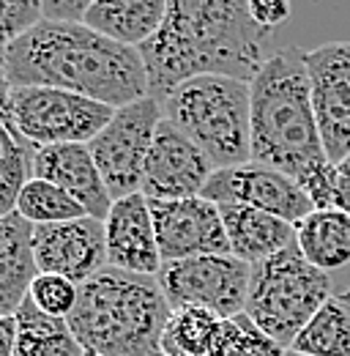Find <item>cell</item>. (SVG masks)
Returning <instances> with one entry per match:
<instances>
[{"mask_svg":"<svg viewBox=\"0 0 350 356\" xmlns=\"http://www.w3.org/2000/svg\"><path fill=\"white\" fill-rule=\"evenodd\" d=\"M271 33L238 0H170L156 36L137 49L151 99L165 104L178 86L208 74L252 83L268 60Z\"/></svg>","mask_w":350,"mask_h":356,"instance_id":"obj_1","label":"cell"},{"mask_svg":"<svg viewBox=\"0 0 350 356\" xmlns=\"http://www.w3.org/2000/svg\"><path fill=\"white\" fill-rule=\"evenodd\" d=\"M11 88H60L121 110L148 99V74L134 47L110 42L88 25L42 19L6 47Z\"/></svg>","mask_w":350,"mask_h":356,"instance_id":"obj_2","label":"cell"},{"mask_svg":"<svg viewBox=\"0 0 350 356\" xmlns=\"http://www.w3.org/2000/svg\"><path fill=\"white\" fill-rule=\"evenodd\" d=\"M252 162L293 178L315 209H331L340 170L323 148L299 47L268 55L252 80Z\"/></svg>","mask_w":350,"mask_h":356,"instance_id":"obj_3","label":"cell"},{"mask_svg":"<svg viewBox=\"0 0 350 356\" xmlns=\"http://www.w3.org/2000/svg\"><path fill=\"white\" fill-rule=\"evenodd\" d=\"M173 315L156 277L107 266L80 285L69 326L96 356H159Z\"/></svg>","mask_w":350,"mask_h":356,"instance_id":"obj_4","label":"cell"},{"mask_svg":"<svg viewBox=\"0 0 350 356\" xmlns=\"http://www.w3.org/2000/svg\"><path fill=\"white\" fill-rule=\"evenodd\" d=\"M162 113L208 156L214 170L252 162V83L194 77L165 99Z\"/></svg>","mask_w":350,"mask_h":356,"instance_id":"obj_5","label":"cell"},{"mask_svg":"<svg viewBox=\"0 0 350 356\" xmlns=\"http://www.w3.org/2000/svg\"><path fill=\"white\" fill-rule=\"evenodd\" d=\"M331 296V277L312 266L299 244H293L252 266L247 318L265 337L290 351L301 329Z\"/></svg>","mask_w":350,"mask_h":356,"instance_id":"obj_6","label":"cell"},{"mask_svg":"<svg viewBox=\"0 0 350 356\" xmlns=\"http://www.w3.org/2000/svg\"><path fill=\"white\" fill-rule=\"evenodd\" d=\"M11 124L31 145L90 143L101 132L115 110L88 96L60 88H11Z\"/></svg>","mask_w":350,"mask_h":356,"instance_id":"obj_7","label":"cell"},{"mask_svg":"<svg viewBox=\"0 0 350 356\" xmlns=\"http://www.w3.org/2000/svg\"><path fill=\"white\" fill-rule=\"evenodd\" d=\"M162 118V104L148 96L115 110L112 121L88 143L112 200L142 192L145 159Z\"/></svg>","mask_w":350,"mask_h":356,"instance_id":"obj_8","label":"cell"},{"mask_svg":"<svg viewBox=\"0 0 350 356\" xmlns=\"http://www.w3.org/2000/svg\"><path fill=\"white\" fill-rule=\"evenodd\" d=\"M252 266L235 255H203L162 264L156 280L173 310L203 307L230 321L247 312Z\"/></svg>","mask_w":350,"mask_h":356,"instance_id":"obj_9","label":"cell"},{"mask_svg":"<svg viewBox=\"0 0 350 356\" xmlns=\"http://www.w3.org/2000/svg\"><path fill=\"white\" fill-rule=\"evenodd\" d=\"M304 63L326 156L342 165L350 156V42L304 49Z\"/></svg>","mask_w":350,"mask_h":356,"instance_id":"obj_10","label":"cell"},{"mask_svg":"<svg viewBox=\"0 0 350 356\" xmlns=\"http://www.w3.org/2000/svg\"><path fill=\"white\" fill-rule=\"evenodd\" d=\"M200 197L217 206H249L290 225L301 222L315 211V203L293 178L258 162L214 170Z\"/></svg>","mask_w":350,"mask_h":356,"instance_id":"obj_11","label":"cell"},{"mask_svg":"<svg viewBox=\"0 0 350 356\" xmlns=\"http://www.w3.org/2000/svg\"><path fill=\"white\" fill-rule=\"evenodd\" d=\"M156 241L165 264L203 255H230L222 211L206 197L151 200Z\"/></svg>","mask_w":350,"mask_h":356,"instance_id":"obj_12","label":"cell"},{"mask_svg":"<svg viewBox=\"0 0 350 356\" xmlns=\"http://www.w3.org/2000/svg\"><path fill=\"white\" fill-rule=\"evenodd\" d=\"M33 261L39 274H58L83 285L107 268V230L101 220L33 225Z\"/></svg>","mask_w":350,"mask_h":356,"instance_id":"obj_13","label":"cell"},{"mask_svg":"<svg viewBox=\"0 0 350 356\" xmlns=\"http://www.w3.org/2000/svg\"><path fill=\"white\" fill-rule=\"evenodd\" d=\"M214 176L208 156L167 118H162L151 154L145 159L142 195L148 200H186L200 197Z\"/></svg>","mask_w":350,"mask_h":356,"instance_id":"obj_14","label":"cell"},{"mask_svg":"<svg viewBox=\"0 0 350 356\" xmlns=\"http://www.w3.org/2000/svg\"><path fill=\"white\" fill-rule=\"evenodd\" d=\"M107 266L156 277L162 268V252L156 241V227L151 214V200L137 192L112 203L107 220Z\"/></svg>","mask_w":350,"mask_h":356,"instance_id":"obj_15","label":"cell"},{"mask_svg":"<svg viewBox=\"0 0 350 356\" xmlns=\"http://www.w3.org/2000/svg\"><path fill=\"white\" fill-rule=\"evenodd\" d=\"M33 176L44 178L72 195L88 217L107 220L112 209V195L96 168V159L85 143H63V145H44L33 154Z\"/></svg>","mask_w":350,"mask_h":356,"instance_id":"obj_16","label":"cell"},{"mask_svg":"<svg viewBox=\"0 0 350 356\" xmlns=\"http://www.w3.org/2000/svg\"><path fill=\"white\" fill-rule=\"evenodd\" d=\"M230 255L255 266L296 244V225L249 206H219Z\"/></svg>","mask_w":350,"mask_h":356,"instance_id":"obj_17","label":"cell"},{"mask_svg":"<svg viewBox=\"0 0 350 356\" xmlns=\"http://www.w3.org/2000/svg\"><path fill=\"white\" fill-rule=\"evenodd\" d=\"M167 3L170 0H96L90 3L83 25L110 42L140 49L162 28Z\"/></svg>","mask_w":350,"mask_h":356,"instance_id":"obj_18","label":"cell"},{"mask_svg":"<svg viewBox=\"0 0 350 356\" xmlns=\"http://www.w3.org/2000/svg\"><path fill=\"white\" fill-rule=\"evenodd\" d=\"M36 277L33 225L19 214L0 217V315H17Z\"/></svg>","mask_w":350,"mask_h":356,"instance_id":"obj_19","label":"cell"},{"mask_svg":"<svg viewBox=\"0 0 350 356\" xmlns=\"http://www.w3.org/2000/svg\"><path fill=\"white\" fill-rule=\"evenodd\" d=\"M296 244L306 261L320 271L350 264V217L337 209H315L296 222Z\"/></svg>","mask_w":350,"mask_h":356,"instance_id":"obj_20","label":"cell"},{"mask_svg":"<svg viewBox=\"0 0 350 356\" xmlns=\"http://www.w3.org/2000/svg\"><path fill=\"white\" fill-rule=\"evenodd\" d=\"M17 356H88L66 318H52L31 299L17 310Z\"/></svg>","mask_w":350,"mask_h":356,"instance_id":"obj_21","label":"cell"},{"mask_svg":"<svg viewBox=\"0 0 350 356\" xmlns=\"http://www.w3.org/2000/svg\"><path fill=\"white\" fill-rule=\"evenodd\" d=\"M224 318L203 307H181L173 310L167 329L162 334L165 356H208L222 334Z\"/></svg>","mask_w":350,"mask_h":356,"instance_id":"obj_22","label":"cell"},{"mask_svg":"<svg viewBox=\"0 0 350 356\" xmlns=\"http://www.w3.org/2000/svg\"><path fill=\"white\" fill-rule=\"evenodd\" d=\"M290 351L306 356H350V312L337 293L315 312Z\"/></svg>","mask_w":350,"mask_h":356,"instance_id":"obj_23","label":"cell"},{"mask_svg":"<svg viewBox=\"0 0 350 356\" xmlns=\"http://www.w3.org/2000/svg\"><path fill=\"white\" fill-rule=\"evenodd\" d=\"M33 154L36 145L0 121V217L17 214V200L33 178Z\"/></svg>","mask_w":350,"mask_h":356,"instance_id":"obj_24","label":"cell"},{"mask_svg":"<svg viewBox=\"0 0 350 356\" xmlns=\"http://www.w3.org/2000/svg\"><path fill=\"white\" fill-rule=\"evenodd\" d=\"M17 214L31 225H58L88 217L85 209L72 195H66L60 186L36 176L25 184L17 200Z\"/></svg>","mask_w":350,"mask_h":356,"instance_id":"obj_25","label":"cell"},{"mask_svg":"<svg viewBox=\"0 0 350 356\" xmlns=\"http://www.w3.org/2000/svg\"><path fill=\"white\" fill-rule=\"evenodd\" d=\"M28 299L47 315L69 321V315L74 312L77 299H80V285H74L72 280L58 277V274H39L31 285Z\"/></svg>","mask_w":350,"mask_h":356,"instance_id":"obj_26","label":"cell"},{"mask_svg":"<svg viewBox=\"0 0 350 356\" xmlns=\"http://www.w3.org/2000/svg\"><path fill=\"white\" fill-rule=\"evenodd\" d=\"M44 19L39 0H0V47H11Z\"/></svg>","mask_w":350,"mask_h":356,"instance_id":"obj_27","label":"cell"},{"mask_svg":"<svg viewBox=\"0 0 350 356\" xmlns=\"http://www.w3.org/2000/svg\"><path fill=\"white\" fill-rule=\"evenodd\" d=\"M255 334H258V326L247 318V312L238 318H230L222 323V334L208 356H252Z\"/></svg>","mask_w":350,"mask_h":356,"instance_id":"obj_28","label":"cell"},{"mask_svg":"<svg viewBox=\"0 0 350 356\" xmlns=\"http://www.w3.org/2000/svg\"><path fill=\"white\" fill-rule=\"evenodd\" d=\"M90 8L88 0H44L42 14L49 22H69V25H83L85 14Z\"/></svg>","mask_w":350,"mask_h":356,"instance_id":"obj_29","label":"cell"},{"mask_svg":"<svg viewBox=\"0 0 350 356\" xmlns=\"http://www.w3.org/2000/svg\"><path fill=\"white\" fill-rule=\"evenodd\" d=\"M247 6H249L252 19L265 31H274L290 19V6L282 0H247Z\"/></svg>","mask_w":350,"mask_h":356,"instance_id":"obj_30","label":"cell"},{"mask_svg":"<svg viewBox=\"0 0 350 356\" xmlns=\"http://www.w3.org/2000/svg\"><path fill=\"white\" fill-rule=\"evenodd\" d=\"M0 356H17V318L0 315Z\"/></svg>","mask_w":350,"mask_h":356,"instance_id":"obj_31","label":"cell"},{"mask_svg":"<svg viewBox=\"0 0 350 356\" xmlns=\"http://www.w3.org/2000/svg\"><path fill=\"white\" fill-rule=\"evenodd\" d=\"M8 99H11V86H8V77H6V47H0V121H6L14 129Z\"/></svg>","mask_w":350,"mask_h":356,"instance_id":"obj_32","label":"cell"},{"mask_svg":"<svg viewBox=\"0 0 350 356\" xmlns=\"http://www.w3.org/2000/svg\"><path fill=\"white\" fill-rule=\"evenodd\" d=\"M340 170V168H337ZM331 209L342 211L350 217V176H337V184H334V197H331Z\"/></svg>","mask_w":350,"mask_h":356,"instance_id":"obj_33","label":"cell"},{"mask_svg":"<svg viewBox=\"0 0 350 356\" xmlns=\"http://www.w3.org/2000/svg\"><path fill=\"white\" fill-rule=\"evenodd\" d=\"M288 348H282L279 343H274L271 337H265L260 329L255 334V348H252V356H285Z\"/></svg>","mask_w":350,"mask_h":356,"instance_id":"obj_34","label":"cell"},{"mask_svg":"<svg viewBox=\"0 0 350 356\" xmlns=\"http://www.w3.org/2000/svg\"><path fill=\"white\" fill-rule=\"evenodd\" d=\"M337 296L342 299V305H345V307H348V312H350V288H348V291H342V293H337Z\"/></svg>","mask_w":350,"mask_h":356,"instance_id":"obj_35","label":"cell"},{"mask_svg":"<svg viewBox=\"0 0 350 356\" xmlns=\"http://www.w3.org/2000/svg\"><path fill=\"white\" fill-rule=\"evenodd\" d=\"M337 168H340V173H342V176H350V156L342 162V165H337Z\"/></svg>","mask_w":350,"mask_h":356,"instance_id":"obj_36","label":"cell"},{"mask_svg":"<svg viewBox=\"0 0 350 356\" xmlns=\"http://www.w3.org/2000/svg\"><path fill=\"white\" fill-rule=\"evenodd\" d=\"M285 356H306V354H299V351H288Z\"/></svg>","mask_w":350,"mask_h":356,"instance_id":"obj_37","label":"cell"},{"mask_svg":"<svg viewBox=\"0 0 350 356\" xmlns=\"http://www.w3.org/2000/svg\"><path fill=\"white\" fill-rule=\"evenodd\" d=\"M88 356H96V354H88Z\"/></svg>","mask_w":350,"mask_h":356,"instance_id":"obj_38","label":"cell"},{"mask_svg":"<svg viewBox=\"0 0 350 356\" xmlns=\"http://www.w3.org/2000/svg\"><path fill=\"white\" fill-rule=\"evenodd\" d=\"M159 356H165V354H159Z\"/></svg>","mask_w":350,"mask_h":356,"instance_id":"obj_39","label":"cell"}]
</instances>
